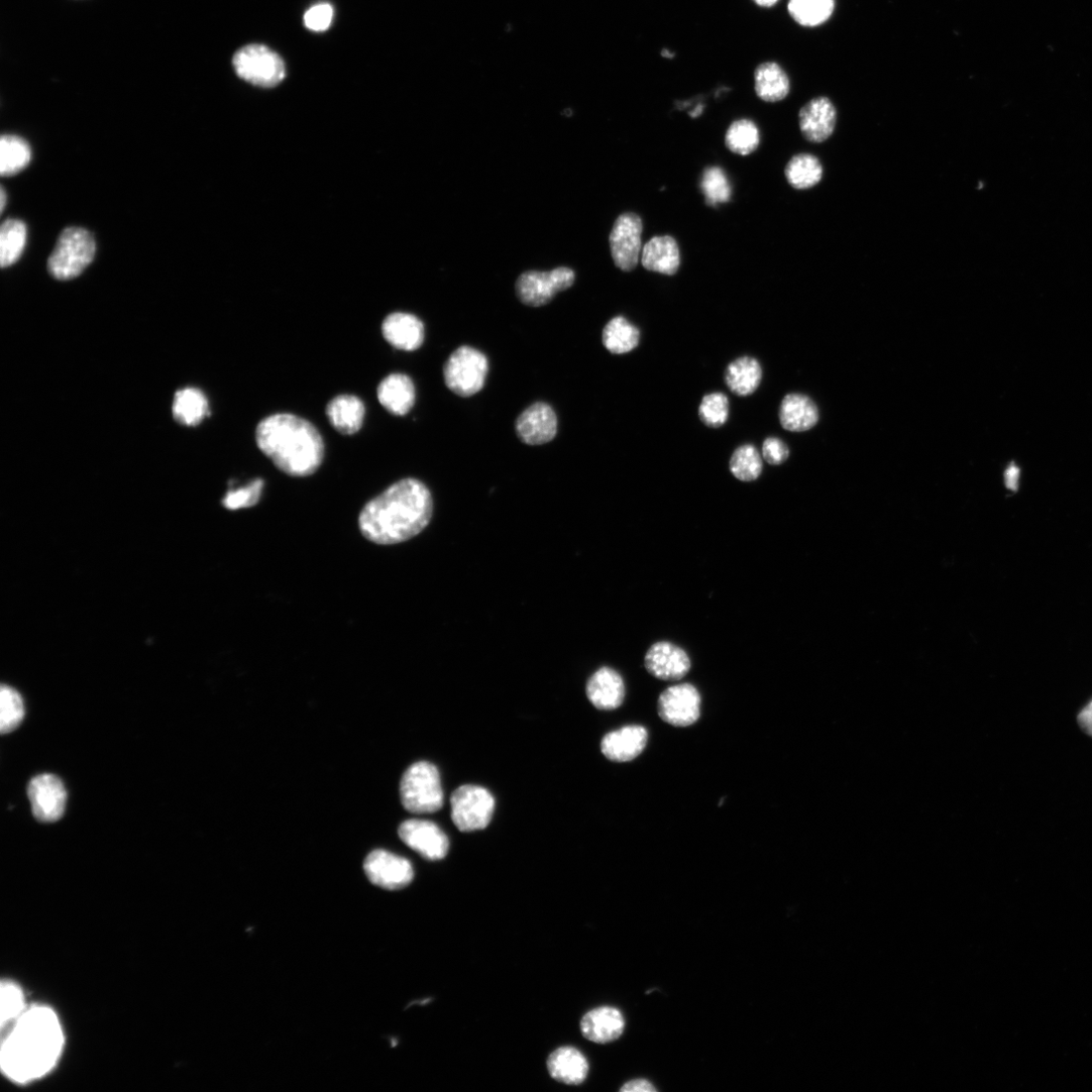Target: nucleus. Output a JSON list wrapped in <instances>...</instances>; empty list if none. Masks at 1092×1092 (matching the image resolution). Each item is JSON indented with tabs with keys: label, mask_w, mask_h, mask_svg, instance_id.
I'll return each instance as SVG.
<instances>
[{
	"label": "nucleus",
	"mask_w": 1092,
	"mask_h": 1092,
	"mask_svg": "<svg viewBox=\"0 0 1092 1092\" xmlns=\"http://www.w3.org/2000/svg\"><path fill=\"white\" fill-rule=\"evenodd\" d=\"M65 1047L58 1014L47 1006H33L17 1019L3 1042L0 1065L15 1082L28 1083L49 1073Z\"/></svg>",
	"instance_id": "1"
},
{
	"label": "nucleus",
	"mask_w": 1092,
	"mask_h": 1092,
	"mask_svg": "<svg viewBox=\"0 0 1092 1092\" xmlns=\"http://www.w3.org/2000/svg\"><path fill=\"white\" fill-rule=\"evenodd\" d=\"M433 514V499L419 479L403 478L369 501L358 518L361 534L379 545L405 542L421 533Z\"/></svg>",
	"instance_id": "2"
},
{
	"label": "nucleus",
	"mask_w": 1092,
	"mask_h": 1092,
	"mask_svg": "<svg viewBox=\"0 0 1092 1092\" xmlns=\"http://www.w3.org/2000/svg\"><path fill=\"white\" fill-rule=\"evenodd\" d=\"M255 439L264 455L290 476L312 475L324 459L325 446L318 429L293 414L264 418L256 427Z\"/></svg>",
	"instance_id": "3"
},
{
	"label": "nucleus",
	"mask_w": 1092,
	"mask_h": 1092,
	"mask_svg": "<svg viewBox=\"0 0 1092 1092\" xmlns=\"http://www.w3.org/2000/svg\"><path fill=\"white\" fill-rule=\"evenodd\" d=\"M96 251V240L88 230L68 228L48 259V271L60 281L76 279L94 261Z\"/></svg>",
	"instance_id": "4"
},
{
	"label": "nucleus",
	"mask_w": 1092,
	"mask_h": 1092,
	"mask_svg": "<svg viewBox=\"0 0 1092 1092\" xmlns=\"http://www.w3.org/2000/svg\"><path fill=\"white\" fill-rule=\"evenodd\" d=\"M405 809L415 814L433 813L443 805V790L438 769L428 762L413 764L400 784Z\"/></svg>",
	"instance_id": "5"
},
{
	"label": "nucleus",
	"mask_w": 1092,
	"mask_h": 1092,
	"mask_svg": "<svg viewBox=\"0 0 1092 1092\" xmlns=\"http://www.w3.org/2000/svg\"><path fill=\"white\" fill-rule=\"evenodd\" d=\"M236 75L255 87L271 89L286 79L283 59L262 44H249L239 49L232 61Z\"/></svg>",
	"instance_id": "6"
},
{
	"label": "nucleus",
	"mask_w": 1092,
	"mask_h": 1092,
	"mask_svg": "<svg viewBox=\"0 0 1092 1092\" xmlns=\"http://www.w3.org/2000/svg\"><path fill=\"white\" fill-rule=\"evenodd\" d=\"M487 370L488 362L483 353L469 346H461L444 364V381L455 395L471 397L483 388Z\"/></svg>",
	"instance_id": "7"
},
{
	"label": "nucleus",
	"mask_w": 1092,
	"mask_h": 1092,
	"mask_svg": "<svg viewBox=\"0 0 1092 1092\" xmlns=\"http://www.w3.org/2000/svg\"><path fill=\"white\" fill-rule=\"evenodd\" d=\"M451 820L463 833L485 829L492 821L495 799L484 788L464 785L451 795Z\"/></svg>",
	"instance_id": "8"
},
{
	"label": "nucleus",
	"mask_w": 1092,
	"mask_h": 1092,
	"mask_svg": "<svg viewBox=\"0 0 1092 1092\" xmlns=\"http://www.w3.org/2000/svg\"><path fill=\"white\" fill-rule=\"evenodd\" d=\"M575 279V271L565 266L548 272L526 271L517 280L516 294L524 305L541 307L551 303L560 292L570 289Z\"/></svg>",
	"instance_id": "9"
},
{
	"label": "nucleus",
	"mask_w": 1092,
	"mask_h": 1092,
	"mask_svg": "<svg viewBox=\"0 0 1092 1092\" xmlns=\"http://www.w3.org/2000/svg\"><path fill=\"white\" fill-rule=\"evenodd\" d=\"M643 221L634 213L621 215L611 233L610 243L616 265L623 271H633L642 252Z\"/></svg>",
	"instance_id": "10"
},
{
	"label": "nucleus",
	"mask_w": 1092,
	"mask_h": 1092,
	"mask_svg": "<svg viewBox=\"0 0 1092 1092\" xmlns=\"http://www.w3.org/2000/svg\"><path fill=\"white\" fill-rule=\"evenodd\" d=\"M658 713L662 721L673 727H690L700 718L701 695L688 683L669 687L659 698Z\"/></svg>",
	"instance_id": "11"
},
{
	"label": "nucleus",
	"mask_w": 1092,
	"mask_h": 1092,
	"mask_svg": "<svg viewBox=\"0 0 1092 1092\" xmlns=\"http://www.w3.org/2000/svg\"><path fill=\"white\" fill-rule=\"evenodd\" d=\"M363 869L368 880L386 890H400L414 879L411 862L384 850H375L365 858Z\"/></svg>",
	"instance_id": "12"
},
{
	"label": "nucleus",
	"mask_w": 1092,
	"mask_h": 1092,
	"mask_svg": "<svg viewBox=\"0 0 1092 1092\" xmlns=\"http://www.w3.org/2000/svg\"><path fill=\"white\" fill-rule=\"evenodd\" d=\"M32 812L41 823H56L66 811L68 792L64 782L56 775L42 774L33 778L28 786Z\"/></svg>",
	"instance_id": "13"
},
{
	"label": "nucleus",
	"mask_w": 1092,
	"mask_h": 1092,
	"mask_svg": "<svg viewBox=\"0 0 1092 1092\" xmlns=\"http://www.w3.org/2000/svg\"><path fill=\"white\" fill-rule=\"evenodd\" d=\"M399 837L404 844L429 861L444 859L449 850L447 836L431 822L407 821L400 826Z\"/></svg>",
	"instance_id": "14"
},
{
	"label": "nucleus",
	"mask_w": 1092,
	"mask_h": 1092,
	"mask_svg": "<svg viewBox=\"0 0 1092 1092\" xmlns=\"http://www.w3.org/2000/svg\"><path fill=\"white\" fill-rule=\"evenodd\" d=\"M515 429L519 439L528 445L549 443L557 435L558 417L549 404L535 403L517 418Z\"/></svg>",
	"instance_id": "15"
},
{
	"label": "nucleus",
	"mask_w": 1092,
	"mask_h": 1092,
	"mask_svg": "<svg viewBox=\"0 0 1092 1092\" xmlns=\"http://www.w3.org/2000/svg\"><path fill=\"white\" fill-rule=\"evenodd\" d=\"M645 666L659 680L678 681L689 673L691 660L682 648L670 642H658L649 649Z\"/></svg>",
	"instance_id": "16"
},
{
	"label": "nucleus",
	"mask_w": 1092,
	"mask_h": 1092,
	"mask_svg": "<svg viewBox=\"0 0 1092 1092\" xmlns=\"http://www.w3.org/2000/svg\"><path fill=\"white\" fill-rule=\"evenodd\" d=\"M837 110L828 98L811 100L799 113V127L804 138L811 143H823L835 132Z\"/></svg>",
	"instance_id": "17"
},
{
	"label": "nucleus",
	"mask_w": 1092,
	"mask_h": 1092,
	"mask_svg": "<svg viewBox=\"0 0 1092 1092\" xmlns=\"http://www.w3.org/2000/svg\"><path fill=\"white\" fill-rule=\"evenodd\" d=\"M648 741L649 734L644 727L629 726L608 734L602 742V751L613 762H631L644 752Z\"/></svg>",
	"instance_id": "18"
},
{
	"label": "nucleus",
	"mask_w": 1092,
	"mask_h": 1092,
	"mask_svg": "<svg viewBox=\"0 0 1092 1092\" xmlns=\"http://www.w3.org/2000/svg\"><path fill=\"white\" fill-rule=\"evenodd\" d=\"M626 1028L623 1012L613 1006H602L587 1012L581 1020L583 1035L597 1044H609L622 1036Z\"/></svg>",
	"instance_id": "19"
},
{
	"label": "nucleus",
	"mask_w": 1092,
	"mask_h": 1092,
	"mask_svg": "<svg viewBox=\"0 0 1092 1092\" xmlns=\"http://www.w3.org/2000/svg\"><path fill=\"white\" fill-rule=\"evenodd\" d=\"M381 332L388 343L405 351L420 348L425 336L421 320L407 313L390 314L383 322Z\"/></svg>",
	"instance_id": "20"
},
{
	"label": "nucleus",
	"mask_w": 1092,
	"mask_h": 1092,
	"mask_svg": "<svg viewBox=\"0 0 1092 1092\" xmlns=\"http://www.w3.org/2000/svg\"><path fill=\"white\" fill-rule=\"evenodd\" d=\"M587 696L599 711L618 709L625 700V681L619 672L604 667L590 678L587 684Z\"/></svg>",
	"instance_id": "21"
},
{
	"label": "nucleus",
	"mask_w": 1092,
	"mask_h": 1092,
	"mask_svg": "<svg viewBox=\"0 0 1092 1092\" xmlns=\"http://www.w3.org/2000/svg\"><path fill=\"white\" fill-rule=\"evenodd\" d=\"M589 1068L585 1055L570 1046L557 1049L548 1059L551 1076L564 1084H582L588 1077Z\"/></svg>",
	"instance_id": "22"
},
{
	"label": "nucleus",
	"mask_w": 1092,
	"mask_h": 1092,
	"mask_svg": "<svg viewBox=\"0 0 1092 1092\" xmlns=\"http://www.w3.org/2000/svg\"><path fill=\"white\" fill-rule=\"evenodd\" d=\"M415 387L406 374L393 373L385 377L377 387V399L391 414L404 416L415 404Z\"/></svg>",
	"instance_id": "23"
},
{
	"label": "nucleus",
	"mask_w": 1092,
	"mask_h": 1092,
	"mask_svg": "<svg viewBox=\"0 0 1092 1092\" xmlns=\"http://www.w3.org/2000/svg\"><path fill=\"white\" fill-rule=\"evenodd\" d=\"M642 264L650 271L674 276L681 264L680 249L671 236L652 238L644 247Z\"/></svg>",
	"instance_id": "24"
},
{
	"label": "nucleus",
	"mask_w": 1092,
	"mask_h": 1092,
	"mask_svg": "<svg viewBox=\"0 0 1092 1092\" xmlns=\"http://www.w3.org/2000/svg\"><path fill=\"white\" fill-rule=\"evenodd\" d=\"M326 415L336 431L344 435H352L363 425L365 407L356 396L340 395L328 403Z\"/></svg>",
	"instance_id": "25"
},
{
	"label": "nucleus",
	"mask_w": 1092,
	"mask_h": 1092,
	"mask_svg": "<svg viewBox=\"0 0 1092 1092\" xmlns=\"http://www.w3.org/2000/svg\"><path fill=\"white\" fill-rule=\"evenodd\" d=\"M779 418L784 429L803 432L817 424L820 415L816 405L810 398L801 394H790L781 403Z\"/></svg>",
	"instance_id": "26"
},
{
	"label": "nucleus",
	"mask_w": 1092,
	"mask_h": 1092,
	"mask_svg": "<svg viewBox=\"0 0 1092 1092\" xmlns=\"http://www.w3.org/2000/svg\"><path fill=\"white\" fill-rule=\"evenodd\" d=\"M725 378L727 386L735 395L748 397L759 389L763 378V369L756 358L743 356L729 364Z\"/></svg>",
	"instance_id": "27"
},
{
	"label": "nucleus",
	"mask_w": 1092,
	"mask_h": 1092,
	"mask_svg": "<svg viewBox=\"0 0 1092 1092\" xmlns=\"http://www.w3.org/2000/svg\"><path fill=\"white\" fill-rule=\"evenodd\" d=\"M757 96L768 103H777L790 93V81L783 69L775 63H765L755 72Z\"/></svg>",
	"instance_id": "28"
},
{
	"label": "nucleus",
	"mask_w": 1092,
	"mask_h": 1092,
	"mask_svg": "<svg viewBox=\"0 0 1092 1092\" xmlns=\"http://www.w3.org/2000/svg\"><path fill=\"white\" fill-rule=\"evenodd\" d=\"M173 412L176 420L186 426H197L209 414V402L199 389L187 388L177 393Z\"/></svg>",
	"instance_id": "29"
},
{
	"label": "nucleus",
	"mask_w": 1092,
	"mask_h": 1092,
	"mask_svg": "<svg viewBox=\"0 0 1092 1092\" xmlns=\"http://www.w3.org/2000/svg\"><path fill=\"white\" fill-rule=\"evenodd\" d=\"M640 340V329L623 316L612 319L603 334L606 348L614 354L633 351L639 346Z\"/></svg>",
	"instance_id": "30"
},
{
	"label": "nucleus",
	"mask_w": 1092,
	"mask_h": 1092,
	"mask_svg": "<svg viewBox=\"0 0 1092 1092\" xmlns=\"http://www.w3.org/2000/svg\"><path fill=\"white\" fill-rule=\"evenodd\" d=\"M32 151L26 140L15 135H4L0 140V174L14 177L31 162Z\"/></svg>",
	"instance_id": "31"
},
{
	"label": "nucleus",
	"mask_w": 1092,
	"mask_h": 1092,
	"mask_svg": "<svg viewBox=\"0 0 1092 1092\" xmlns=\"http://www.w3.org/2000/svg\"><path fill=\"white\" fill-rule=\"evenodd\" d=\"M26 243V224L16 219L5 221L0 229V265L6 268L15 264L22 256Z\"/></svg>",
	"instance_id": "32"
},
{
	"label": "nucleus",
	"mask_w": 1092,
	"mask_h": 1092,
	"mask_svg": "<svg viewBox=\"0 0 1092 1092\" xmlns=\"http://www.w3.org/2000/svg\"><path fill=\"white\" fill-rule=\"evenodd\" d=\"M824 169L817 157L803 153L793 156L785 169V177L796 190H807L822 181Z\"/></svg>",
	"instance_id": "33"
},
{
	"label": "nucleus",
	"mask_w": 1092,
	"mask_h": 1092,
	"mask_svg": "<svg viewBox=\"0 0 1092 1092\" xmlns=\"http://www.w3.org/2000/svg\"><path fill=\"white\" fill-rule=\"evenodd\" d=\"M835 10V0H789L788 12L803 27H816L827 22Z\"/></svg>",
	"instance_id": "34"
},
{
	"label": "nucleus",
	"mask_w": 1092,
	"mask_h": 1092,
	"mask_svg": "<svg viewBox=\"0 0 1092 1092\" xmlns=\"http://www.w3.org/2000/svg\"><path fill=\"white\" fill-rule=\"evenodd\" d=\"M761 142L757 125L748 119L734 122L726 135V145L734 153L749 155L755 152Z\"/></svg>",
	"instance_id": "35"
},
{
	"label": "nucleus",
	"mask_w": 1092,
	"mask_h": 1092,
	"mask_svg": "<svg viewBox=\"0 0 1092 1092\" xmlns=\"http://www.w3.org/2000/svg\"><path fill=\"white\" fill-rule=\"evenodd\" d=\"M25 718V706L18 691L9 686L0 690V732L3 735L16 731Z\"/></svg>",
	"instance_id": "36"
},
{
	"label": "nucleus",
	"mask_w": 1092,
	"mask_h": 1092,
	"mask_svg": "<svg viewBox=\"0 0 1092 1092\" xmlns=\"http://www.w3.org/2000/svg\"><path fill=\"white\" fill-rule=\"evenodd\" d=\"M732 473L742 481L756 480L763 470V459L758 449L752 444L738 447L730 461Z\"/></svg>",
	"instance_id": "37"
},
{
	"label": "nucleus",
	"mask_w": 1092,
	"mask_h": 1092,
	"mask_svg": "<svg viewBox=\"0 0 1092 1092\" xmlns=\"http://www.w3.org/2000/svg\"><path fill=\"white\" fill-rule=\"evenodd\" d=\"M0 1019H2L3 1028L6 1025H12L17 1019H19L28 1009L26 1006L25 994L22 988L12 981H4L2 987H0Z\"/></svg>",
	"instance_id": "38"
},
{
	"label": "nucleus",
	"mask_w": 1092,
	"mask_h": 1092,
	"mask_svg": "<svg viewBox=\"0 0 1092 1092\" xmlns=\"http://www.w3.org/2000/svg\"><path fill=\"white\" fill-rule=\"evenodd\" d=\"M701 190L708 206L717 207L731 201L732 187L721 168L712 167L703 172Z\"/></svg>",
	"instance_id": "39"
},
{
	"label": "nucleus",
	"mask_w": 1092,
	"mask_h": 1092,
	"mask_svg": "<svg viewBox=\"0 0 1092 1092\" xmlns=\"http://www.w3.org/2000/svg\"><path fill=\"white\" fill-rule=\"evenodd\" d=\"M698 412L704 425L711 428H721L729 420V398L723 393L708 394L703 397Z\"/></svg>",
	"instance_id": "40"
},
{
	"label": "nucleus",
	"mask_w": 1092,
	"mask_h": 1092,
	"mask_svg": "<svg viewBox=\"0 0 1092 1092\" xmlns=\"http://www.w3.org/2000/svg\"><path fill=\"white\" fill-rule=\"evenodd\" d=\"M263 486V480L256 478L243 487L229 492L223 504L230 510L252 507L259 502Z\"/></svg>",
	"instance_id": "41"
},
{
	"label": "nucleus",
	"mask_w": 1092,
	"mask_h": 1092,
	"mask_svg": "<svg viewBox=\"0 0 1092 1092\" xmlns=\"http://www.w3.org/2000/svg\"><path fill=\"white\" fill-rule=\"evenodd\" d=\"M334 9L330 4L322 3L309 9L304 16V24L313 32H326L333 22Z\"/></svg>",
	"instance_id": "42"
},
{
	"label": "nucleus",
	"mask_w": 1092,
	"mask_h": 1092,
	"mask_svg": "<svg viewBox=\"0 0 1092 1092\" xmlns=\"http://www.w3.org/2000/svg\"><path fill=\"white\" fill-rule=\"evenodd\" d=\"M762 452L764 459L772 465L784 463L790 454L786 443L777 437L767 438L763 443Z\"/></svg>",
	"instance_id": "43"
},
{
	"label": "nucleus",
	"mask_w": 1092,
	"mask_h": 1092,
	"mask_svg": "<svg viewBox=\"0 0 1092 1092\" xmlns=\"http://www.w3.org/2000/svg\"><path fill=\"white\" fill-rule=\"evenodd\" d=\"M623 1092H655L658 1091L657 1087L648 1079H634L627 1082L622 1088Z\"/></svg>",
	"instance_id": "44"
},
{
	"label": "nucleus",
	"mask_w": 1092,
	"mask_h": 1092,
	"mask_svg": "<svg viewBox=\"0 0 1092 1092\" xmlns=\"http://www.w3.org/2000/svg\"><path fill=\"white\" fill-rule=\"evenodd\" d=\"M1078 724L1088 736L1092 737V701L1079 714Z\"/></svg>",
	"instance_id": "45"
},
{
	"label": "nucleus",
	"mask_w": 1092,
	"mask_h": 1092,
	"mask_svg": "<svg viewBox=\"0 0 1092 1092\" xmlns=\"http://www.w3.org/2000/svg\"><path fill=\"white\" fill-rule=\"evenodd\" d=\"M1019 474L1020 469L1013 462H1011L1004 473L1005 485L1007 488L1011 490H1016L1018 488Z\"/></svg>",
	"instance_id": "46"
},
{
	"label": "nucleus",
	"mask_w": 1092,
	"mask_h": 1092,
	"mask_svg": "<svg viewBox=\"0 0 1092 1092\" xmlns=\"http://www.w3.org/2000/svg\"><path fill=\"white\" fill-rule=\"evenodd\" d=\"M754 2L760 7L771 8L775 6L779 0H754Z\"/></svg>",
	"instance_id": "47"
},
{
	"label": "nucleus",
	"mask_w": 1092,
	"mask_h": 1092,
	"mask_svg": "<svg viewBox=\"0 0 1092 1092\" xmlns=\"http://www.w3.org/2000/svg\"><path fill=\"white\" fill-rule=\"evenodd\" d=\"M7 200V193L5 189L2 188V193H0V210H2V213L5 211Z\"/></svg>",
	"instance_id": "48"
}]
</instances>
